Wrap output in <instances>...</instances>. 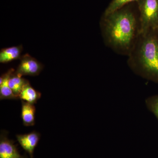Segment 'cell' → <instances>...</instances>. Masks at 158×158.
<instances>
[{
    "label": "cell",
    "mask_w": 158,
    "mask_h": 158,
    "mask_svg": "<svg viewBox=\"0 0 158 158\" xmlns=\"http://www.w3.org/2000/svg\"><path fill=\"white\" fill-rule=\"evenodd\" d=\"M127 6L103 15L100 25L105 44L117 54L128 56L140 32L139 16Z\"/></svg>",
    "instance_id": "obj_1"
},
{
    "label": "cell",
    "mask_w": 158,
    "mask_h": 158,
    "mask_svg": "<svg viewBox=\"0 0 158 158\" xmlns=\"http://www.w3.org/2000/svg\"><path fill=\"white\" fill-rule=\"evenodd\" d=\"M127 64L138 76L158 84V30L140 34Z\"/></svg>",
    "instance_id": "obj_2"
},
{
    "label": "cell",
    "mask_w": 158,
    "mask_h": 158,
    "mask_svg": "<svg viewBox=\"0 0 158 158\" xmlns=\"http://www.w3.org/2000/svg\"><path fill=\"white\" fill-rule=\"evenodd\" d=\"M140 34L158 30V0H137Z\"/></svg>",
    "instance_id": "obj_3"
},
{
    "label": "cell",
    "mask_w": 158,
    "mask_h": 158,
    "mask_svg": "<svg viewBox=\"0 0 158 158\" xmlns=\"http://www.w3.org/2000/svg\"><path fill=\"white\" fill-rule=\"evenodd\" d=\"M19 60V64L15 73L20 76H37L43 69L42 63L28 54L22 56Z\"/></svg>",
    "instance_id": "obj_4"
},
{
    "label": "cell",
    "mask_w": 158,
    "mask_h": 158,
    "mask_svg": "<svg viewBox=\"0 0 158 158\" xmlns=\"http://www.w3.org/2000/svg\"><path fill=\"white\" fill-rule=\"evenodd\" d=\"M8 132L2 131L0 135V158H26L21 155L16 145L8 138Z\"/></svg>",
    "instance_id": "obj_5"
},
{
    "label": "cell",
    "mask_w": 158,
    "mask_h": 158,
    "mask_svg": "<svg viewBox=\"0 0 158 158\" xmlns=\"http://www.w3.org/2000/svg\"><path fill=\"white\" fill-rule=\"evenodd\" d=\"M16 138L23 149L29 154L31 158H33L34 149L40 139V134L33 131L28 134L16 135Z\"/></svg>",
    "instance_id": "obj_6"
},
{
    "label": "cell",
    "mask_w": 158,
    "mask_h": 158,
    "mask_svg": "<svg viewBox=\"0 0 158 158\" xmlns=\"http://www.w3.org/2000/svg\"><path fill=\"white\" fill-rule=\"evenodd\" d=\"M14 69H9L6 73L2 75L0 77V99H18L19 98L15 96L11 88L9 87V77Z\"/></svg>",
    "instance_id": "obj_7"
},
{
    "label": "cell",
    "mask_w": 158,
    "mask_h": 158,
    "mask_svg": "<svg viewBox=\"0 0 158 158\" xmlns=\"http://www.w3.org/2000/svg\"><path fill=\"white\" fill-rule=\"evenodd\" d=\"M21 117L26 127L33 126L35 123L36 108L34 104L21 100Z\"/></svg>",
    "instance_id": "obj_8"
},
{
    "label": "cell",
    "mask_w": 158,
    "mask_h": 158,
    "mask_svg": "<svg viewBox=\"0 0 158 158\" xmlns=\"http://www.w3.org/2000/svg\"><path fill=\"white\" fill-rule=\"evenodd\" d=\"M23 46L19 45L2 48L0 51V62L7 63L20 59L22 56Z\"/></svg>",
    "instance_id": "obj_9"
},
{
    "label": "cell",
    "mask_w": 158,
    "mask_h": 158,
    "mask_svg": "<svg viewBox=\"0 0 158 158\" xmlns=\"http://www.w3.org/2000/svg\"><path fill=\"white\" fill-rule=\"evenodd\" d=\"M41 96V93L33 88L29 82L23 87L19 97L21 100L34 104Z\"/></svg>",
    "instance_id": "obj_10"
},
{
    "label": "cell",
    "mask_w": 158,
    "mask_h": 158,
    "mask_svg": "<svg viewBox=\"0 0 158 158\" xmlns=\"http://www.w3.org/2000/svg\"><path fill=\"white\" fill-rule=\"evenodd\" d=\"M28 80L23 78L22 76L19 75L15 73V70L12 72L9 77V84L15 96L19 97L23 87L29 83Z\"/></svg>",
    "instance_id": "obj_11"
},
{
    "label": "cell",
    "mask_w": 158,
    "mask_h": 158,
    "mask_svg": "<svg viewBox=\"0 0 158 158\" xmlns=\"http://www.w3.org/2000/svg\"><path fill=\"white\" fill-rule=\"evenodd\" d=\"M137 0H112L104 11V15H108L121 9L129 3L137 2Z\"/></svg>",
    "instance_id": "obj_12"
},
{
    "label": "cell",
    "mask_w": 158,
    "mask_h": 158,
    "mask_svg": "<svg viewBox=\"0 0 158 158\" xmlns=\"http://www.w3.org/2000/svg\"><path fill=\"white\" fill-rule=\"evenodd\" d=\"M145 103L148 109L154 114L158 121V94L148 98Z\"/></svg>",
    "instance_id": "obj_13"
},
{
    "label": "cell",
    "mask_w": 158,
    "mask_h": 158,
    "mask_svg": "<svg viewBox=\"0 0 158 158\" xmlns=\"http://www.w3.org/2000/svg\"></svg>",
    "instance_id": "obj_14"
}]
</instances>
